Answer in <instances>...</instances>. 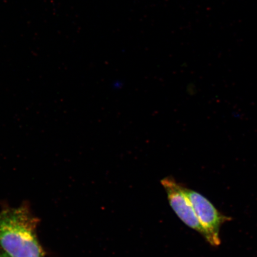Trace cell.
Instances as JSON below:
<instances>
[{
	"instance_id": "1",
	"label": "cell",
	"mask_w": 257,
	"mask_h": 257,
	"mask_svg": "<svg viewBox=\"0 0 257 257\" xmlns=\"http://www.w3.org/2000/svg\"><path fill=\"white\" fill-rule=\"evenodd\" d=\"M38 221L26 205L3 210L0 249L12 257H44L37 234Z\"/></svg>"
},
{
	"instance_id": "2",
	"label": "cell",
	"mask_w": 257,
	"mask_h": 257,
	"mask_svg": "<svg viewBox=\"0 0 257 257\" xmlns=\"http://www.w3.org/2000/svg\"><path fill=\"white\" fill-rule=\"evenodd\" d=\"M184 191L190 200L199 221L206 232L208 242L212 245H219L220 226L229 220V218L220 214L206 198L199 193L185 187Z\"/></svg>"
},
{
	"instance_id": "3",
	"label": "cell",
	"mask_w": 257,
	"mask_h": 257,
	"mask_svg": "<svg viewBox=\"0 0 257 257\" xmlns=\"http://www.w3.org/2000/svg\"><path fill=\"white\" fill-rule=\"evenodd\" d=\"M162 184L168 194L173 210L181 220L191 229L197 231L207 238V233L196 215L190 200L185 194L183 186L177 184L172 178H166Z\"/></svg>"
},
{
	"instance_id": "4",
	"label": "cell",
	"mask_w": 257,
	"mask_h": 257,
	"mask_svg": "<svg viewBox=\"0 0 257 257\" xmlns=\"http://www.w3.org/2000/svg\"><path fill=\"white\" fill-rule=\"evenodd\" d=\"M0 257H12L8 254L7 253H6L3 250L0 249Z\"/></svg>"
}]
</instances>
